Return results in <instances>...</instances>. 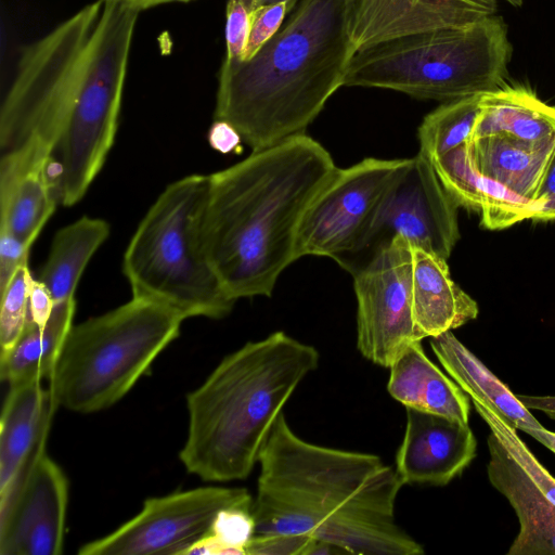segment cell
<instances>
[{
  "label": "cell",
  "mask_w": 555,
  "mask_h": 555,
  "mask_svg": "<svg viewBox=\"0 0 555 555\" xmlns=\"http://www.w3.org/2000/svg\"><path fill=\"white\" fill-rule=\"evenodd\" d=\"M258 463L256 533L305 534L351 554L424 553L396 521L403 485L377 455L308 442L282 412Z\"/></svg>",
  "instance_id": "1"
},
{
  "label": "cell",
  "mask_w": 555,
  "mask_h": 555,
  "mask_svg": "<svg viewBox=\"0 0 555 555\" xmlns=\"http://www.w3.org/2000/svg\"><path fill=\"white\" fill-rule=\"evenodd\" d=\"M337 168L305 133L209 175L202 244L231 298L272 295L280 274L298 259L306 211Z\"/></svg>",
  "instance_id": "2"
},
{
  "label": "cell",
  "mask_w": 555,
  "mask_h": 555,
  "mask_svg": "<svg viewBox=\"0 0 555 555\" xmlns=\"http://www.w3.org/2000/svg\"><path fill=\"white\" fill-rule=\"evenodd\" d=\"M356 52L347 0H298L253 57L223 60L215 119L232 125L253 151L305 134L344 87Z\"/></svg>",
  "instance_id": "3"
},
{
  "label": "cell",
  "mask_w": 555,
  "mask_h": 555,
  "mask_svg": "<svg viewBox=\"0 0 555 555\" xmlns=\"http://www.w3.org/2000/svg\"><path fill=\"white\" fill-rule=\"evenodd\" d=\"M319 351L279 331L227 356L186 397L188 437L180 461L204 481L245 479L270 430Z\"/></svg>",
  "instance_id": "4"
},
{
  "label": "cell",
  "mask_w": 555,
  "mask_h": 555,
  "mask_svg": "<svg viewBox=\"0 0 555 555\" xmlns=\"http://www.w3.org/2000/svg\"><path fill=\"white\" fill-rule=\"evenodd\" d=\"M139 13L121 0H96L24 47L1 102V154L27 143L54 154L85 98L127 72Z\"/></svg>",
  "instance_id": "5"
},
{
  "label": "cell",
  "mask_w": 555,
  "mask_h": 555,
  "mask_svg": "<svg viewBox=\"0 0 555 555\" xmlns=\"http://www.w3.org/2000/svg\"><path fill=\"white\" fill-rule=\"evenodd\" d=\"M500 16L408 34L373 43L352 56L344 87L403 92L416 99L453 101L502 87L512 56Z\"/></svg>",
  "instance_id": "6"
},
{
  "label": "cell",
  "mask_w": 555,
  "mask_h": 555,
  "mask_svg": "<svg viewBox=\"0 0 555 555\" xmlns=\"http://www.w3.org/2000/svg\"><path fill=\"white\" fill-rule=\"evenodd\" d=\"M209 175L170 183L132 235L122 272L132 297L153 300L184 317L221 319L235 300L222 286L202 244V218Z\"/></svg>",
  "instance_id": "7"
},
{
  "label": "cell",
  "mask_w": 555,
  "mask_h": 555,
  "mask_svg": "<svg viewBox=\"0 0 555 555\" xmlns=\"http://www.w3.org/2000/svg\"><path fill=\"white\" fill-rule=\"evenodd\" d=\"M184 320L168 306L132 297L73 325L49 378L53 402L83 414L109 408L179 336Z\"/></svg>",
  "instance_id": "8"
},
{
  "label": "cell",
  "mask_w": 555,
  "mask_h": 555,
  "mask_svg": "<svg viewBox=\"0 0 555 555\" xmlns=\"http://www.w3.org/2000/svg\"><path fill=\"white\" fill-rule=\"evenodd\" d=\"M409 162L369 157L348 168H337L301 221L298 258L330 257L351 274L386 194Z\"/></svg>",
  "instance_id": "9"
},
{
  "label": "cell",
  "mask_w": 555,
  "mask_h": 555,
  "mask_svg": "<svg viewBox=\"0 0 555 555\" xmlns=\"http://www.w3.org/2000/svg\"><path fill=\"white\" fill-rule=\"evenodd\" d=\"M357 297V347L383 367L416 338L412 315V245L396 236L352 274Z\"/></svg>",
  "instance_id": "10"
},
{
  "label": "cell",
  "mask_w": 555,
  "mask_h": 555,
  "mask_svg": "<svg viewBox=\"0 0 555 555\" xmlns=\"http://www.w3.org/2000/svg\"><path fill=\"white\" fill-rule=\"evenodd\" d=\"M254 500L245 488L201 487L150 498L112 533L83 544L79 555H183L228 506Z\"/></svg>",
  "instance_id": "11"
},
{
  "label": "cell",
  "mask_w": 555,
  "mask_h": 555,
  "mask_svg": "<svg viewBox=\"0 0 555 555\" xmlns=\"http://www.w3.org/2000/svg\"><path fill=\"white\" fill-rule=\"evenodd\" d=\"M457 207L433 164L420 154L410 158L378 209L354 271L396 236L447 260L460 238Z\"/></svg>",
  "instance_id": "12"
},
{
  "label": "cell",
  "mask_w": 555,
  "mask_h": 555,
  "mask_svg": "<svg viewBox=\"0 0 555 555\" xmlns=\"http://www.w3.org/2000/svg\"><path fill=\"white\" fill-rule=\"evenodd\" d=\"M47 436L11 491L0 498V555H60L63 551L68 480L46 452Z\"/></svg>",
  "instance_id": "13"
},
{
  "label": "cell",
  "mask_w": 555,
  "mask_h": 555,
  "mask_svg": "<svg viewBox=\"0 0 555 555\" xmlns=\"http://www.w3.org/2000/svg\"><path fill=\"white\" fill-rule=\"evenodd\" d=\"M406 425L396 455L402 485L446 486L477 455V440L468 423L405 408Z\"/></svg>",
  "instance_id": "14"
},
{
  "label": "cell",
  "mask_w": 555,
  "mask_h": 555,
  "mask_svg": "<svg viewBox=\"0 0 555 555\" xmlns=\"http://www.w3.org/2000/svg\"><path fill=\"white\" fill-rule=\"evenodd\" d=\"M52 160V153L30 143L1 154L0 232L34 244L59 202Z\"/></svg>",
  "instance_id": "15"
},
{
  "label": "cell",
  "mask_w": 555,
  "mask_h": 555,
  "mask_svg": "<svg viewBox=\"0 0 555 555\" xmlns=\"http://www.w3.org/2000/svg\"><path fill=\"white\" fill-rule=\"evenodd\" d=\"M488 448L489 481L507 499L520 526L507 555H555V504L491 431Z\"/></svg>",
  "instance_id": "16"
},
{
  "label": "cell",
  "mask_w": 555,
  "mask_h": 555,
  "mask_svg": "<svg viewBox=\"0 0 555 555\" xmlns=\"http://www.w3.org/2000/svg\"><path fill=\"white\" fill-rule=\"evenodd\" d=\"M40 378L9 386L0 422V498L5 496L49 433L55 403Z\"/></svg>",
  "instance_id": "17"
},
{
  "label": "cell",
  "mask_w": 555,
  "mask_h": 555,
  "mask_svg": "<svg viewBox=\"0 0 555 555\" xmlns=\"http://www.w3.org/2000/svg\"><path fill=\"white\" fill-rule=\"evenodd\" d=\"M412 315L421 341L455 330L478 315L477 302L452 281L447 260L414 246Z\"/></svg>",
  "instance_id": "18"
},
{
  "label": "cell",
  "mask_w": 555,
  "mask_h": 555,
  "mask_svg": "<svg viewBox=\"0 0 555 555\" xmlns=\"http://www.w3.org/2000/svg\"><path fill=\"white\" fill-rule=\"evenodd\" d=\"M431 164L455 203L479 211L481 224L489 230H501L532 219L538 210L535 203L520 198L481 177L470 164L467 143L434 159Z\"/></svg>",
  "instance_id": "19"
},
{
  "label": "cell",
  "mask_w": 555,
  "mask_h": 555,
  "mask_svg": "<svg viewBox=\"0 0 555 555\" xmlns=\"http://www.w3.org/2000/svg\"><path fill=\"white\" fill-rule=\"evenodd\" d=\"M473 168L516 196L534 202L555 138L527 142L507 134H489L467 142ZM537 204V203H535Z\"/></svg>",
  "instance_id": "20"
},
{
  "label": "cell",
  "mask_w": 555,
  "mask_h": 555,
  "mask_svg": "<svg viewBox=\"0 0 555 555\" xmlns=\"http://www.w3.org/2000/svg\"><path fill=\"white\" fill-rule=\"evenodd\" d=\"M389 369L388 392L405 408L468 423L469 396L427 357L421 341L413 343Z\"/></svg>",
  "instance_id": "21"
},
{
  "label": "cell",
  "mask_w": 555,
  "mask_h": 555,
  "mask_svg": "<svg viewBox=\"0 0 555 555\" xmlns=\"http://www.w3.org/2000/svg\"><path fill=\"white\" fill-rule=\"evenodd\" d=\"M430 347L451 378L469 396L495 411L516 430L543 427L483 362L448 331L430 338Z\"/></svg>",
  "instance_id": "22"
},
{
  "label": "cell",
  "mask_w": 555,
  "mask_h": 555,
  "mask_svg": "<svg viewBox=\"0 0 555 555\" xmlns=\"http://www.w3.org/2000/svg\"><path fill=\"white\" fill-rule=\"evenodd\" d=\"M75 297L55 302L44 326L29 318L15 344L0 356V377L9 386L33 379L50 378L72 328Z\"/></svg>",
  "instance_id": "23"
},
{
  "label": "cell",
  "mask_w": 555,
  "mask_h": 555,
  "mask_svg": "<svg viewBox=\"0 0 555 555\" xmlns=\"http://www.w3.org/2000/svg\"><path fill=\"white\" fill-rule=\"evenodd\" d=\"M472 139L507 134L527 142L555 138V107L522 87H501L481 94Z\"/></svg>",
  "instance_id": "24"
},
{
  "label": "cell",
  "mask_w": 555,
  "mask_h": 555,
  "mask_svg": "<svg viewBox=\"0 0 555 555\" xmlns=\"http://www.w3.org/2000/svg\"><path fill=\"white\" fill-rule=\"evenodd\" d=\"M109 235V224L83 216L60 229L37 280L46 285L54 302L74 298L78 282L99 247Z\"/></svg>",
  "instance_id": "25"
},
{
  "label": "cell",
  "mask_w": 555,
  "mask_h": 555,
  "mask_svg": "<svg viewBox=\"0 0 555 555\" xmlns=\"http://www.w3.org/2000/svg\"><path fill=\"white\" fill-rule=\"evenodd\" d=\"M358 50L395 37L440 29L417 0H347Z\"/></svg>",
  "instance_id": "26"
},
{
  "label": "cell",
  "mask_w": 555,
  "mask_h": 555,
  "mask_svg": "<svg viewBox=\"0 0 555 555\" xmlns=\"http://www.w3.org/2000/svg\"><path fill=\"white\" fill-rule=\"evenodd\" d=\"M481 94L446 102L427 114L418 127V154L430 163L466 144L479 115Z\"/></svg>",
  "instance_id": "27"
},
{
  "label": "cell",
  "mask_w": 555,
  "mask_h": 555,
  "mask_svg": "<svg viewBox=\"0 0 555 555\" xmlns=\"http://www.w3.org/2000/svg\"><path fill=\"white\" fill-rule=\"evenodd\" d=\"M256 533L254 500L219 512L209 532L183 555H245V546Z\"/></svg>",
  "instance_id": "28"
},
{
  "label": "cell",
  "mask_w": 555,
  "mask_h": 555,
  "mask_svg": "<svg viewBox=\"0 0 555 555\" xmlns=\"http://www.w3.org/2000/svg\"><path fill=\"white\" fill-rule=\"evenodd\" d=\"M34 278L28 263L21 266L1 293L0 347L9 350L21 336L28 320L29 294Z\"/></svg>",
  "instance_id": "29"
},
{
  "label": "cell",
  "mask_w": 555,
  "mask_h": 555,
  "mask_svg": "<svg viewBox=\"0 0 555 555\" xmlns=\"http://www.w3.org/2000/svg\"><path fill=\"white\" fill-rule=\"evenodd\" d=\"M475 410L489 426L490 431L505 446L509 453L519 462L532 480L555 504V478L538 461L528 447L516 434V429L507 424L495 411L478 400L470 399Z\"/></svg>",
  "instance_id": "30"
},
{
  "label": "cell",
  "mask_w": 555,
  "mask_h": 555,
  "mask_svg": "<svg viewBox=\"0 0 555 555\" xmlns=\"http://www.w3.org/2000/svg\"><path fill=\"white\" fill-rule=\"evenodd\" d=\"M258 0H228L225 9V57L241 60L245 52Z\"/></svg>",
  "instance_id": "31"
},
{
  "label": "cell",
  "mask_w": 555,
  "mask_h": 555,
  "mask_svg": "<svg viewBox=\"0 0 555 555\" xmlns=\"http://www.w3.org/2000/svg\"><path fill=\"white\" fill-rule=\"evenodd\" d=\"M288 13L287 1L258 7L254 12L247 46L241 60L253 57L280 30Z\"/></svg>",
  "instance_id": "32"
},
{
  "label": "cell",
  "mask_w": 555,
  "mask_h": 555,
  "mask_svg": "<svg viewBox=\"0 0 555 555\" xmlns=\"http://www.w3.org/2000/svg\"><path fill=\"white\" fill-rule=\"evenodd\" d=\"M317 541L305 534L255 533L245 555H311Z\"/></svg>",
  "instance_id": "33"
},
{
  "label": "cell",
  "mask_w": 555,
  "mask_h": 555,
  "mask_svg": "<svg viewBox=\"0 0 555 555\" xmlns=\"http://www.w3.org/2000/svg\"><path fill=\"white\" fill-rule=\"evenodd\" d=\"M30 247L11 234L0 232V292L8 285L17 269L28 263Z\"/></svg>",
  "instance_id": "34"
},
{
  "label": "cell",
  "mask_w": 555,
  "mask_h": 555,
  "mask_svg": "<svg viewBox=\"0 0 555 555\" xmlns=\"http://www.w3.org/2000/svg\"><path fill=\"white\" fill-rule=\"evenodd\" d=\"M534 202L538 205V210L533 220L555 219V150L544 170Z\"/></svg>",
  "instance_id": "35"
},
{
  "label": "cell",
  "mask_w": 555,
  "mask_h": 555,
  "mask_svg": "<svg viewBox=\"0 0 555 555\" xmlns=\"http://www.w3.org/2000/svg\"><path fill=\"white\" fill-rule=\"evenodd\" d=\"M54 305L52 295L46 285L39 280H34L29 294L28 318L39 326H44Z\"/></svg>",
  "instance_id": "36"
},
{
  "label": "cell",
  "mask_w": 555,
  "mask_h": 555,
  "mask_svg": "<svg viewBox=\"0 0 555 555\" xmlns=\"http://www.w3.org/2000/svg\"><path fill=\"white\" fill-rule=\"evenodd\" d=\"M208 141L216 151L227 154L237 151L243 140L232 125L215 119L208 132Z\"/></svg>",
  "instance_id": "37"
},
{
  "label": "cell",
  "mask_w": 555,
  "mask_h": 555,
  "mask_svg": "<svg viewBox=\"0 0 555 555\" xmlns=\"http://www.w3.org/2000/svg\"><path fill=\"white\" fill-rule=\"evenodd\" d=\"M528 409H535L555 420V396H527L517 395Z\"/></svg>",
  "instance_id": "38"
},
{
  "label": "cell",
  "mask_w": 555,
  "mask_h": 555,
  "mask_svg": "<svg viewBox=\"0 0 555 555\" xmlns=\"http://www.w3.org/2000/svg\"><path fill=\"white\" fill-rule=\"evenodd\" d=\"M526 434L533 437L535 440H538L540 443L545 446L547 449H550L552 452L555 453V433L547 430L544 427L538 428V429H529L526 431Z\"/></svg>",
  "instance_id": "39"
},
{
  "label": "cell",
  "mask_w": 555,
  "mask_h": 555,
  "mask_svg": "<svg viewBox=\"0 0 555 555\" xmlns=\"http://www.w3.org/2000/svg\"><path fill=\"white\" fill-rule=\"evenodd\" d=\"M192 0H132L130 4L138 8L140 11L150 9L159 4L169 3V2H189Z\"/></svg>",
  "instance_id": "40"
},
{
  "label": "cell",
  "mask_w": 555,
  "mask_h": 555,
  "mask_svg": "<svg viewBox=\"0 0 555 555\" xmlns=\"http://www.w3.org/2000/svg\"><path fill=\"white\" fill-rule=\"evenodd\" d=\"M280 1L288 2L289 12L295 8L296 3L298 2V0H258V7L263 5V4L280 2Z\"/></svg>",
  "instance_id": "41"
},
{
  "label": "cell",
  "mask_w": 555,
  "mask_h": 555,
  "mask_svg": "<svg viewBox=\"0 0 555 555\" xmlns=\"http://www.w3.org/2000/svg\"><path fill=\"white\" fill-rule=\"evenodd\" d=\"M506 1L514 7H520L522 4V0H506Z\"/></svg>",
  "instance_id": "42"
},
{
  "label": "cell",
  "mask_w": 555,
  "mask_h": 555,
  "mask_svg": "<svg viewBox=\"0 0 555 555\" xmlns=\"http://www.w3.org/2000/svg\"><path fill=\"white\" fill-rule=\"evenodd\" d=\"M121 1H125V2H128V3H130V2L132 1V0H121Z\"/></svg>",
  "instance_id": "43"
}]
</instances>
